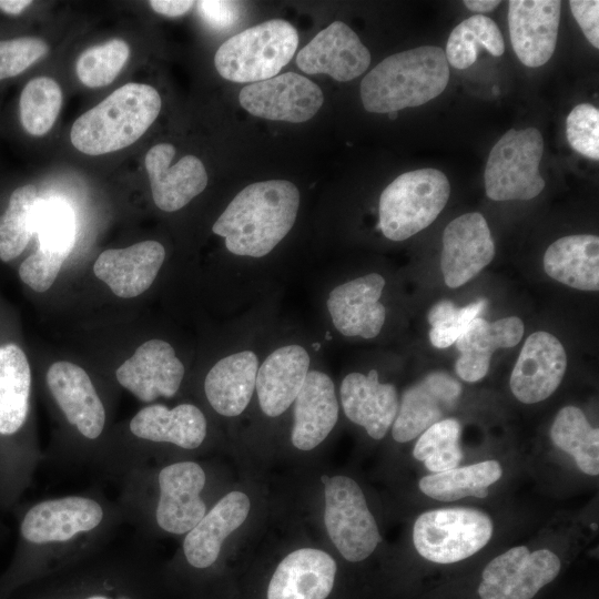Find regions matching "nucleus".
I'll list each match as a JSON object with an SVG mask.
<instances>
[{"label": "nucleus", "mask_w": 599, "mask_h": 599, "mask_svg": "<svg viewBox=\"0 0 599 599\" xmlns=\"http://www.w3.org/2000/svg\"><path fill=\"white\" fill-rule=\"evenodd\" d=\"M561 2L558 0L508 1L512 49L522 64L544 65L557 44Z\"/></svg>", "instance_id": "18"}, {"label": "nucleus", "mask_w": 599, "mask_h": 599, "mask_svg": "<svg viewBox=\"0 0 599 599\" xmlns=\"http://www.w3.org/2000/svg\"><path fill=\"white\" fill-rule=\"evenodd\" d=\"M460 435V423L451 417L444 418L418 436L413 456L432 473L456 468L464 457Z\"/></svg>", "instance_id": "38"}, {"label": "nucleus", "mask_w": 599, "mask_h": 599, "mask_svg": "<svg viewBox=\"0 0 599 599\" xmlns=\"http://www.w3.org/2000/svg\"><path fill=\"white\" fill-rule=\"evenodd\" d=\"M501 476L499 461L489 459L426 475L419 479L418 488L428 498L443 502L466 497L484 498Z\"/></svg>", "instance_id": "33"}, {"label": "nucleus", "mask_w": 599, "mask_h": 599, "mask_svg": "<svg viewBox=\"0 0 599 599\" xmlns=\"http://www.w3.org/2000/svg\"><path fill=\"white\" fill-rule=\"evenodd\" d=\"M560 569V558L550 549L516 546L486 565L477 591L480 599H532Z\"/></svg>", "instance_id": "9"}, {"label": "nucleus", "mask_w": 599, "mask_h": 599, "mask_svg": "<svg viewBox=\"0 0 599 599\" xmlns=\"http://www.w3.org/2000/svg\"><path fill=\"white\" fill-rule=\"evenodd\" d=\"M300 206L296 185L286 180L256 182L230 202L212 226L238 256L267 255L293 227Z\"/></svg>", "instance_id": "1"}, {"label": "nucleus", "mask_w": 599, "mask_h": 599, "mask_svg": "<svg viewBox=\"0 0 599 599\" xmlns=\"http://www.w3.org/2000/svg\"><path fill=\"white\" fill-rule=\"evenodd\" d=\"M336 569L335 560L327 552L297 549L276 567L267 599H326L333 589Z\"/></svg>", "instance_id": "24"}, {"label": "nucleus", "mask_w": 599, "mask_h": 599, "mask_svg": "<svg viewBox=\"0 0 599 599\" xmlns=\"http://www.w3.org/2000/svg\"><path fill=\"white\" fill-rule=\"evenodd\" d=\"M338 419L334 383L319 370H309L294 400L292 444L300 450L318 446Z\"/></svg>", "instance_id": "27"}, {"label": "nucleus", "mask_w": 599, "mask_h": 599, "mask_svg": "<svg viewBox=\"0 0 599 599\" xmlns=\"http://www.w3.org/2000/svg\"><path fill=\"white\" fill-rule=\"evenodd\" d=\"M258 358L252 351H242L221 358L204 380L206 398L213 409L234 417L247 407L255 389Z\"/></svg>", "instance_id": "29"}, {"label": "nucleus", "mask_w": 599, "mask_h": 599, "mask_svg": "<svg viewBox=\"0 0 599 599\" xmlns=\"http://www.w3.org/2000/svg\"><path fill=\"white\" fill-rule=\"evenodd\" d=\"M495 253L490 230L480 213L454 219L443 233L440 270L446 285L457 288L466 284L493 261Z\"/></svg>", "instance_id": "11"}, {"label": "nucleus", "mask_w": 599, "mask_h": 599, "mask_svg": "<svg viewBox=\"0 0 599 599\" xmlns=\"http://www.w3.org/2000/svg\"><path fill=\"white\" fill-rule=\"evenodd\" d=\"M309 369V356L297 344L273 351L258 366L255 388L262 412L282 415L294 403Z\"/></svg>", "instance_id": "25"}, {"label": "nucleus", "mask_w": 599, "mask_h": 599, "mask_svg": "<svg viewBox=\"0 0 599 599\" xmlns=\"http://www.w3.org/2000/svg\"><path fill=\"white\" fill-rule=\"evenodd\" d=\"M31 387L30 366L16 344L0 346V434L12 435L26 422Z\"/></svg>", "instance_id": "32"}, {"label": "nucleus", "mask_w": 599, "mask_h": 599, "mask_svg": "<svg viewBox=\"0 0 599 599\" xmlns=\"http://www.w3.org/2000/svg\"><path fill=\"white\" fill-rule=\"evenodd\" d=\"M161 104V97L153 87L126 83L74 121L71 143L89 155L124 149L146 132L158 118Z\"/></svg>", "instance_id": "3"}, {"label": "nucleus", "mask_w": 599, "mask_h": 599, "mask_svg": "<svg viewBox=\"0 0 599 599\" xmlns=\"http://www.w3.org/2000/svg\"><path fill=\"white\" fill-rule=\"evenodd\" d=\"M449 80L445 51L425 45L385 58L362 80L361 99L373 113L397 112L438 97Z\"/></svg>", "instance_id": "2"}, {"label": "nucleus", "mask_w": 599, "mask_h": 599, "mask_svg": "<svg viewBox=\"0 0 599 599\" xmlns=\"http://www.w3.org/2000/svg\"><path fill=\"white\" fill-rule=\"evenodd\" d=\"M48 50V44L34 37L0 41V80L22 73Z\"/></svg>", "instance_id": "43"}, {"label": "nucleus", "mask_w": 599, "mask_h": 599, "mask_svg": "<svg viewBox=\"0 0 599 599\" xmlns=\"http://www.w3.org/2000/svg\"><path fill=\"white\" fill-rule=\"evenodd\" d=\"M149 4L155 12L165 17L174 18L186 13L192 8L194 2L182 0H151L149 1Z\"/></svg>", "instance_id": "47"}, {"label": "nucleus", "mask_w": 599, "mask_h": 599, "mask_svg": "<svg viewBox=\"0 0 599 599\" xmlns=\"http://www.w3.org/2000/svg\"><path fill=\"white\" fill-rule=\"evenodd\" d=\"M525 332L522 321L517 316L488 322L473 319L464 334L455 342L459 357L455 370L459 378L468 383L483 379L490 366L494 352L498 348L516 346Z\"/></svg>", "instance_id": "26"}, {"label": "nucleus", "mask_w": 599, "mask_h": 599, "mask_svg": "<svg viewBox=\"0 0 599 599\" xmlns=\"http://www.w3.org/2000/svg\"><path fill=\"white\" fill-rule=\"evenodd\" d=\"M490 516L471 507H444L424 511L413 527V544L424 559L449 565L480 551L491 539Z\"/></svg>", "instance_id": "6"}, {"label": "nucleus", "mask_w": 599, "mask_h": 599, "mask_svg": "<svg viewBox=\"0 0 599 599\" xmlns=\"http://www.w3.org/2000/svg\"><path fill=\"white\" fill-rule=\"evenodd\" d=\"M544 139L536 128L510 129L491 149L485 169L486 195L494 201L531 200L545 187L539 172Z\"/></svg>", "instance_id": "7"}, {"label": "nucleus", "mask_w": 599, "mask_h": 599, "mask_svg": "<svg viewBox=\"0 0 599 599\" xmlns=\"http://www.w3.org/2000/svg\"><path fill=\"white\" fill-rule=\"evenodd\" d=\"M38 191L32 184L16 189L6 212L0 217V260L9 262L19 256L33 234V213Z\"/></svg>", "instance_id": "37"}, {"label": "nucleus", "mask_w": 599, "mask_h": 599, "mask_svg": "<svg viewBox=\"0 0 599 599\" xmlns=\"http://www.w3.org/2000/svg\"><path fill=\"white\" fill-rule=\"evenodd\" d=\"M174 154L172 144L159 143L146 152L144 159L153 201L165 212L182 209L207 184V173L199 158L185 155L171 165Z\"/></svg>", "instance_id": "20"}, {"label": "nucleus", "mask_w": 599, "mask_h": 599, "mask_svg": "<svg viewBox=\"0 0 599 599\" xmlns=\"http://www.w3.org/2000/svg\"><path fill=\"white\" fill-rule=\"evenodd\" d=\"M567 355L560 341L544 331L530 334L512 368L509 386L516 399L536 404L550 397L561 384Z\"/></svg>", "instance_id": "12"}, {"label": "nucleus", "mask_w": 599, "mask_h": 599, "mask_svg": "<svg viewBox=\"0 0 599 599\" xmlns=\"http://www.w3.org/2000/svg\"><path fill=\"white\" fill-rule=\"evenodd\" d=\"M296 64L307 74H327L346 82L367 70L370 53L346 23L334 21L301 49Z\"/></svg>", "instance_id": "14"}, {"label": "nucleus", "mask_w": 599, "mask_h": 599, "mask_svg": "<svg viewBox=\"0 0 599 599\" xmlns=\"http://www.w3.org/2000/svg\"><path fill=\"white\" fill-rule=\"evenodd\" d=\"M566 133L570 146L591 160L599 159V111L590 103L576 105L567 116Z\"/></svg>", "instance_id": "42"}, {"label": "nucleus", "mask_w": 599, "mask_h": 599, "mask_svg": "<svg viewBox=\"0 0 599 599\" xmlns=\"http://www.w3.org/2000/svg\"><path fill=\"white\" fill-rule=\"evenodd\" d=\"M33 233L38 235V250L65 260L74 246L77 235L72 207L55 197L38 199L33 213Z\"/></svg>", "instance_id": "36"}, {"label": "nucleus", "mask_w": 599, "mask_h": 599, "mask_svg": "<svg viewBox=\"0 0 599 599\" xmlns=\"http://www.w3.org/2000/svg\"><path fill=\"white\" fill-rule=\"evenodd\" d=\"M250 499L242 491H231L186 534L183 551L187 562L195 568L212 566L227 536L247 518Z\"/></svg>", "instance_id": "28"}, {"label": "nucleus", "mask_w": 599, "mask_h": 599, "mask_svg": "<svg viewBox=\"0 0 599 599\" xmlns=\"http://www.w3.org/2000/svg\"><path fill=\"white\" fill-rule=\"evenodd\" d=\"M240 104L252 115L301 123L321 109L324 95L308 78L286 72L245 85L238 94Z\"/></svg>", "instance_id": "10"}, {"label": "nucleus", "mask_w": 599, "mask_h": 599, "mask_svg": "<svg viewBox=\"0 0 599 599\" xmlns=\"http://www.w3.org/2000/svg\"><path fill=\"white\" fill-rule=\"evenodd\" d=\"M297 45L298 34L290 22L268 20L222 43L214 64L229 81L255 83L275 77L291 61Z\"/></svg>", "instance_id": "4"}, {"label": "nucleus", "mask_w": 599, "mask_h": 599, "mask_svg": "<svg viewBox=\"0 0 599 599\" xmlns=\"http://www.w3.org/2000/svg\"><path fill=\"white\" fill-rule=\"evenodd\" d=\"M486 305V300H479L464 307H456L448 300L436 303L427 314V321L432 325L429 331L432 345L437 348H447L455 344Z\"/></svg>", "instance_id": "41"}, {"label": "nucleus", "mask_w": 599, "mask_h": 599, "mask_svg": "<svg viewBox=\"0 0 599 599\" xmlns=\"http://www.w3.org/2000/svg\"><path fill=\"white\" fill-rule=\"evenodd\" d=\"M464 4L473 12L485 13L490 12L500 4L497 0H465Z\"/></svg>", "instance_id": "48"}, {"label": "nucleus", "mask_w": 599, "mask_h": 599, "mask_svg": "<svg viewBox=\"0 0 599 599\" xmlns=\"http://www.w3.org/2000/svg\"><path fill=\"white\" fill-rule=\"evenodd\" d=\"M449 194V181L439 170L403 173L380 194L378 226L388 240L404 241L437 219Z\"/></svg>", "instance_id": "5"}, {"label": "nucleus", "mask_w": 599, "mask_h": 599, "mask_svg": "<svg viewBox=\"0 0 599 599\" xmlns=\"http://www.w3.org/2000/svg\"><path fill=\"white\" fill-rule=\"evenodd\" d=\"M544 270L551 278L580 291L599 290V237L567 235L545 252Z\"/></svg>", "instance_id": "31"}, {"label": "nucleus", "mask_w": 599, "mask_h": 599, "mask_svg": "<svg viewBox=\"0 0 599 599\" xmlns=\"http://www.w3.org/2000/svg\"><path fill=\"white\" fill-rule=\"evenodd\" d=\"M556 447L570 455L580 471L588 476L599 474V429L592 427L586 414L577 406L562 407L550 427Z\"/></svg>", "instance_id": "34"}, {"label": "nucleus", "mask_w": 599, "mask_h": 599, "mask_svg": "<svg viewBox=\"0 0 599 599\" xmlns=\"http://www.w3.org/2000/svg\"><path fill=\"white\" fill-rule=\"evenodd\" d=\"M463 393L458 380L445 372H432L407 388L400 398L392 436L407 443L454 409Z\"/></svg>", "instance_id": "13"}, {"label": "nucleus", "mask_w": 599, "mask_h": 599, "mask_svg": "<svg viewBox=\"0 0 599 599\" xmlns=\"http://www.w3.org/2000/svg\"><path fill=\"white\" fill-rule=\"evenodd\" d=\"M339 394L344 413L351 422L364 427L373 439L385 437L399 406L393 384L380 383L375 369L367 375L351 373L342 380Z\"/></svg>", "instance_id": "21"}, {"label": "nucleus", "mask_w": 599, "mask_h": 599, "mask_svg": "<svg viewBox=\"0 0 599 599\" xmlns=\"http://www.w3.org/2000/svg\"><path fill=\"white\" fill-rule=\"evenodd\" d=\"M87 599H109L104 596H91V597H88Z\"/></svg>", "instance_id": "50"}, {"label": "nucleus", "mask_w": 599, "mask_h": 599, "mask_svg": "<svg viewBox=\"0 0 599 599\" xmlns=\"http://www.w3.org/2000/svg\"><path fill=\"white\" fill-rule=\"evenodd\" d=\"M49 390L68 422L89 439L98 438L104 428L105 410L87 372L61 361L47 372Z\"/></svg>", "instance_id": "22"}, {"label": "nucleus", "mask_w": 599, "mask_h": 599, "mask_svg": "<svg viewBox=\"0 0 599 599\" xmlns=\"http://www.w3.org/2000/svg\"><path fill=\"white\" fill-rule=\"evenodd\" d=\"M571 12L587 40L596 49L599 48V1L571 0Z\"/></svg>", "instance_id": "46"}, {"label": "nucleus", "mask_w": 599, "mask_h": 599, "mask_svg": "<svg viewBox=\"0 0 599 599\" xmlns=\"http://www.w3.org/2000/svg\"><path fill=\"white\" fill-rule=\"evenodd\" d=\"M130 57V47L122 39H112L84 50L75 63L79 80L89 88L110 84Z\"/></svg>", "instance_id": "40"}, {"label": "nucleus", "mask_w": 599, "mask_h": 599, "mask_svg": "<svg viewBox=\"0 0 599 599\" xmlns=\"http://www.w3.org/2000/svg\"><path fill=\"white\" fill-rule=\"evenodd\" d=\"M197 9L202 19L214 29H225L237 21L241 6L233 1H199Z\"/></svg>", "instance_id": "45"}, {"label": "nucleus", "mask_w": 599, "mask_h": 599, "mask_svg": "<svg viewBox=\"0 0 599 599\" xmlns=\"http://www.w3.org/2000/svg\"><path fill=\"white\" fill-rule=\"evenodd\" d=\"M164 258L161 243L144 241L103 251L94 262L93 272L116 296L132 298L152 285Z\"/></svg>", "instance_id": "23"}, {"label": "nucleus", "mask_w": 599, "mask_h": 599, "mask_svg": "<svg viewBox=\"0 0 599 599\" xmlns=\"http://www.w3.org/2000/svg\"><path fill=\"white\" fill-rule=\"evenodd\" d=\"M130 430L142 439L194 449L206 436V419L192 404H180L172 409L155 404L134 415L130 422Z\"/></svg>", "instance_id": "30"}, {"label": "nucleus", "mask_w": 599, "mask_h": 599, "mask_svg": "<svg viewBox=\"0 0 599 599\" xmlns=\"http://www.w3.org/2000/svg\"><path fill=\"white\" fill-rule=\"evenodd\" d=\"M324 521L339 554L351 562L369 557L382 541L377 522L359 485L347 476H322Z\"/></svg>", "instance_id": "8"}, {"label": "nucleus", "mask_w": 599, "mask_h": 599, "mask_svg": "<svg viewBox=\"0 0 599 599\" xmlns=\"http://www.w3.org/2000/svg\"><path fill=\"white\" fill-rule=\"evenodd\" d=\"M64 260L37 250L19 267L21 281L35 292L48 291L55 281Z\"/></svg>", "instance_id": "44"}, {"label": "nucleus", "mask_w": 599, "mask_h": 599, "mask_svg": "<svg viewBox=\"0 0 599 599\" xmlns=\"http://www.w3.org/2000/svg\"><path fill=\"white\" fill-rule=\"evenodd\" d=\"M158 480V525L170 534H187L206 514L200 496L205 485L203 468L194 461L174 463L161 469Z\"/></svg>", "instance_id": "15"}, {"label": "nucleus", "mask_w": 599, "mask_h": 599, "mask_svg": "<svg viewBox=\"0 0 599 599\" xmlns=\"http://www.w3.org/2000/svg\"><path fill=\"white\" fill-rule=\"evenodd\" d=\"M184 366L165 341L151 339L116 369V379L136 398L150 403L172 397L180 388Z\"/></svg>", "instance_id": "19"}, {"label": "nucleus", "mask_w": 599, "mask_h": 599, "mask_svg": "<svg viewBox=\"0 0 599 599\" xmlns=\"http://www.w3.org/2000/svg\"><path fill=\"white\" fill-rule=\"evenodd\" d=\"M384 286L380 274L369 273L334 287L326 304L335 328L348 337H376L386 317L379 302Z\"/></svg>", "instance_id": "16"}, {"label": "nucleus", "mask_w": 599, "mask_h": 599, "mask_svg": "<svg viewBox=\"0 0 599 599\" xmlns=\"http://www.w3.org/2000/svg\"><path fill=\"white\" fill-rule=\"evenodd\" d=\"M62 104L60 85L49 77L30 80L20 94L19 110L23 129L41 136L53 126Z\"/></svg>", "instance_id": "39"}, {"label": "nucleus", "mask_w": 599, "mask_h": 599, "mask_svg": "<svg viewBox=\"0 0 599 599\" xmlns=\"http://www.w3.org/2000/svg\"><path fill=\"white\" fill-rule=\"evenodd\" d=\"M103 519L99 502L81 496L48 499L24 515L20 531L32 544L64 542L75 535L97 528Z\"/></svg>", "instance_id": "17"}, {"label": "nucleus", "mask_w": 599, "mask_h": 599, "mask_svg": "<svg viewBox=\"0 0 599 599\" xmlns=\"http://www.w3.org/2000/svg\"><path fill=\"white\" fill-rule=\"evenodd\" d=\"M480 48L499 57L505 51V42L494 20L484 14H474L450 32L445 50L446 60L456 69H467L477 60Z\"/></svg>", "instance_id": "35"}, {"label": "nucleus", "mask_w": 599, "mask_h": 599, "mask_svg": "<svg viewBox=\"0 0 599 599\" xmlns=\"http://www.w3.org/2000/svg\"><path fill=\"white\" fill-rule=\"evenodd\" d=\"M31 3L30 0H0V10L8 14H19Z\"/></svg>", "instance_id": "49"}]
</instances>
